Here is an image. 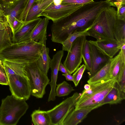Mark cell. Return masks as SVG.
Listing matches in <instances>:
<instances>
[{
  "label": "cell",
  "mask_w": 125,
  "mask_h": 125,
  "mask_svg": "<svg viewBox=\"0 0 125 125\" xmlns=\"http://www.w3.org/2000/svg\"><path fill=\"white\" fill-rule=\"evenodd\" d=\"M116 16L118 19L125 21V4H121L117 8Z\"/></svg>",
  "instance_id": "e575fe53"
},
{
  "label": "cell",
  "mask_w": 125,
  "mask_h": 125,
  "mask_svg": "<svg viewBox=\"0 0 125 125\" xmlns=\"http://www.w3.org/2000/svg\"><path fill=\"white\" fill-rule=\"evenodd\" d=\"M84 90H88L90 88V85L89 84H86L84 86Z\"/></svg>",
  "instance_id": "ee69618b"
},
{
  "label": "cell",
  "mask_w": 125,
  "mask_h": 125,
  "mask_svg": "<svg viewBox=\"0 0 125 125\" xmlns=\"http://www.w3.org/2000/svg\"><path fill=\"white\" fill-rule=\"evenodd\" d=\"M117 18L116 10L112 6L103 8L99 11L92 28L89 36L97 40L115 39L114 31Z\"/></svg>",
  "instance_id": "3957f363"
},
{
  "label": "cell",
  "mask_w": 125,
  "mask_h": 125,
  "mask_svg": "<svg viewBox=\"0 0 125 125\" xmlns=\"http://www.w3.org/2000/svg\"><path fill=\"white\" fill-rule=\"evenodd\" d=\"M108 6L112 5L106 0L94 1L83 5L69 15L53 22L51 26L52 41L62 44L75 30L82 31L92 27L100 10Z\"/></svg>",
  "instance_id": "6da1fadb"
},
{
  "label": "cell",
  "mask_w": 125,
  "mask_h": 125,
  "mask_svg": "<svg viewBox=\"0 0 125 125\" xmlns=\"http://www.w3.org/2000/svg\"><path fill=\"white\" fill-rule=\"evenodd\" d=\"M89 43L91 59V69L88 73L90 78L106 64L111 58L102 53L94 45Z\"/></svg>",
  "instance_id": "4fadbf2b"
},
{
  "label": "cell",
  "mask_w": 125,
  "mask_h": 125,
  "mask_svg": "<svg viewBox=\"0 0 125 125\" xmlns=\"http://www.w3.org/2000/svg\"><path fill=\"white\" fill-rule=\"evenodd\" d=\"M64 55L63 50L57 51L53 56L50 63V68L51 70V81L49 84L51 90L48 101H54L56 99L55 90L56 86L59 66Z\"/></svg>",
  "instance_id": "5bb4252c"
},
{
  "label": "cell",
  "mask_w": 125,
  "mask_h": 125,
  "mask_svg": "<svg viewBox=\"0 0 125 125\" xmlns=\"http://www.w3.org/2000/svg\"><path fill=\"white\" fill-rule=\"evenodd\" d=\"M53 1L36 0L29 11L25 22H28L39 18V15L53 2Z\"/></svg>",
  "instance_id": "e0dca14e"
},
{
  "label": "cell",
  "mask_w": 125,
  "mask_h": 125,
  "mask_svg": "<svg viewBox=\"0 0 125 125\" xmlns=\"http://www.w3.org/2000/svg\"><path fill=\"white\" fill-rule=\"evenodd\" d=\"M82 58L86 69L90 72L91 69V55L89 41L86 39L85 40L83 45Z\"/></svg>",
  "instance_id": "f1b7e54d"
},
{
  "label": "cell",
  "mask_w": 125,
  "mask_h": 125,
  "mask_svg": "<svg viewBox=\"0 0 125 125\" xmlns=\"http://www.w3.org/2000/svg\"><path fill=\"white\" fill-rule=\"evenodd\" d=\"M111 59L109 61L94 75L89 78L87 81L88 84H94L102 81H106L111 79L110 77Z\"/></svg>",
  "instance_id": "44dd1931"
},
{
  "label": "cell",
  "mask_w": 125,
  "mask_h": 125,
  "mask_svg": "<svg viewBox=\"0 0 125 125\" xmlns=\"http://www.w3.org/2000/svg\"><path fill=\"white\" fill-rule=\"evenodd\" d=\"M111 61L110 78L117 80L123 65L125 63V61L122 57L120 51L116 56L111 59Z\"/></svg>",
  "instance_id": "7402d4cb"
},
{
  "label": "cell",
  "mask_w": 125,
  "mask_h": 125,
  "mask_svg": "<svg viewBox=\"0 0 125 125\" xmlns=\"http://www.w3.org/2000/svg\"><path fill=\"white\" fill-rule=\"evenodd\" d=\"M94 108H85L76 110L74 109L64 120L63 125H76L81 123Z\"/></svg>",
  "instance_id": "2e32d148"
},
{
  "label": "cell",
  "mask_w": 125,
  "mask_h": 125,
  "mask_svg": "<svg viewBox=\"0 0 125 125\" xmlns=\"http://www.w3.org/2000/svg\"><path fill=\"white\" fill-rule=\"evenodd\" d=\"M58 71L61 72L64 74L69 73L68 71L61 62L59 66Z\"/></svg>",
  "instance_id": "ab89813d"
},
{
  "label": "cell",
  "mask_w": 125,
  "mask_h": 125,
  "mask_svg": "<svg viewBox=\"0 0 125 125\" xmlns=\"http://www.w3.org/2000/svg\"><path fill=\"white\" fill-rule=\"evenodd\" d=\"M3 64L2 61L0 59V64Z\"/></svg>",
  "instance_id": "f6af8a7d"
},
{
  "label": "cell",
  "mask_w": 125,
  "mask_h": 125,
  "mask_svg": "<svg viewBox=\"0 0 125 125\" xmlns=\"http://www.w3.org/2000/svg\"><path fill=\"white\" fill-rule=\"evenodd\" d=\"M110 3L112 6L118 8L121 5L125 4V0H106Z\"/></svg>",
  "instance_id": "74e56055"
},
{
  "label": "cell",
  "mask_w": 125,
  "mask_h": 125,
  "mask_svg": "<svg viewBox=\"0 0 125 125\" xmlns=\"http://www.w3.org/2000/svg\"><path fill=\"white\" fill-rule=\"evenodd\" d=\"M92 27L82 31L75 30L73 32L70 34L62 43V50L63 51L68 52L70 49L72 43L77 38L81 36H89L88 31Z\"/></svg>",
  "instance_id": "4316f807"
},
{
  "label": "cell",
  "mask_w": 125,
  "mask_h": 125,
  "mask_svg": "<svg viewBox=\"0 0 125 125\" xmlns=\"http://www.w3.org/2000/svg\"><path fill=\"white\" fill-rule=\"evenodd\" d=\"M86 36H79L73 42L63 63V65L71 74L79 67L82 62V48Z\"/></svg>",
  "instance_id": "52a82bcc"
},
{
  "label": "cell",
  "mask_w": 125,
  "mask_h": 125,
  "mask_svg": "<svg viewBox=\"0 0 125 125\" xmlns=\"http://www.w3.org/2000/svg\"><path fill=\"white\" fill-rule=\"evenodd\" d=\"M43 44L41 54L36 62L39 69L47 75L51 59L49 55V49L46 46V42Z\"/></svg>",
  "instance_id": "d6986e66"
},
{
  "label": "cell",
  "mask_w": 125,
  "mask_h": 125,
  "mask_svg": "<svg viewBox=\"0 0 125 125\" xmlns=\"http://www.w3.org/2000/svg\"><path fill=\"white\" fill-rule=\"evenodd\" d=\"M23 69L28 80L31 95L37 98H42L50 82L47 75L39 69L36 62L25 64Z\"/></svg>",
  "instance_id": "5b68a950"
},
{
  "label": "cell",
  "mask_w": 125,
  "mask_h": 125,
  "mask_svg": "<svg viewBox=\"0 0 125 125\" xmlns=\"http://www.w3.org/2000/svg\"><path fill=\"white\" fill-rule=\"evenodd\" d=\"M62 75L64 76L67 81H72L73 82H74V79L73 75L69 73L67 74L63 73L62 74Z\"/></svg>",
  "instance_id": "60d3db41"
},
{
  "label": "cell",
  "mask_w": 125,
  "mask_h": 125,
  "mask_svg": "<svg viewBox=\"0 0 125 125\" xmlns=\"http://www.w3.org/2000/svg\"><path fill=\"white\" fill-rule=\"evenodd\" d=\"M0 6H2L1 4L0 3Z\"/></svg>",
  "instance_id": "bcb514c9"
},
{
  "label": "cell",
  "mask_w": 125,
  "mask_h": 125,
  "mask_svg": "<svg viewBox=\"0 0 125 125\" xmlns=\"http://www.w3.org/2000/svg\"><path fill=\"white\" fill-rule=\"evenodd\" d=\"M8 77L9 85L11 95L21 100L26 101L28 100L31 94L27 76L14 74L10 75Z\"/></svg>",
  "instance_id": "ba28073f"
},
{
  "label": "cell",
  "mask_w": 125,
  "mask_h": 125,
  "mask_svg": "<svg viewBox=\"0 0 125 125\" xmlns=\"http://www.w3.org/2000/svg\"><path fill=\"white\" fill-rule=\"evenodd\" d=\"M2 62L8 76L14 74L26 76L23 69L24 64H19L7 60L3 61Z\"/></svg>",
  "instance_id": "d4e9b609"
},
{
  "label": "cell",
  "mask_w": 125,
  "mask_h": 125,
  "mask_svg": "<svg viewBox=\"0 0 125 125\" xmlns=\"http://www.w3.org/2000/svg\"><path fill=\"white\" fill-rule=\"evenodd\" d=\"M8 25L6 19H0V29H3Z\"/></svg>",
  "instance_id": "f35d334b"
},
{
  "label": "cell",
  "mask_w": 125,
  "mask_h": 125,
  "mask_svg": "<svg viewBox=\"0 0 125 125\" xmlns=\"http://www.w3.org/2000/svg\"><path fill=\"white\" fill-rule=\"evenodd\" d=\"M32 122L35 125H50V120L47 111L35 110L31 114Z\"/></svg>",
  "instance_id": "603a6c76"
},
{
  "label": "cell",
  "mask_w": 125,
  "mask_h": 125,
  "mask_svg": "<svg viewBox=\"0 0 125 125\" xmlns=\"http://www.w3.org/2000/svg\"><path fill=\"white\" fill-rule=\"evenodd\" d=\"M36 0H29L27 5L21 17V21L25 22L29 10Z\"/></svg>",
  "instance_id": "d590c367"
},
{
  "label": "cell",
  "mask_w": 125,
  "mask_h": 125,
  "mask_svg": "<svg viewBox=\"0 0 125 125\" xmlns=\"http://www.w3.org/2000/svg\"><path fill=\"white\" fill-rule=\"evenodd\" d=\"M114 36L117 41L125 42V21L117 19L114 29Z\"/></svg>",
  "instance_id": "83f0119b"
},
{
  "label": "cell",
  "mask_w": 125,
  "mask_h": 125,
  "mask_svg": "<svg viewBox=\"0 0 125 125\" xmlns=\"http://www.w3.org/2000/svg\"><path fill=\"white\" fill-rule=\"evenodd\" d=\"M43 45L31 40L12 43L0 52V59L21 64L35 62L41 54Z\"/></svg>",
  "instance_id": "7a4b0ae2"
},
{
  "label": "cell",
  "mask_w": 125,
  "mask_h": 125,
  "mask_svg": "<svg viewBox=\"0 0 125 125\" xmlns=\"http://www.w3.org/2000/svg\"><path fill=\"white\" fill-rule=\"evenodd\" d=\"M85 69V66L84 64H83L75 71L73 74L74 79L73 83L75 86H77L78 85Z\"/></svg>",
  "instance_id": "1f68e13d"
},
{
  "label": "cell",
  "mask_w": 125,
  "mask_h": 125,
  "mask_svg": "<svg viewBox=\"0 0 125 125\" xmlns=\"http://www.w3.org/2000/svg\"><path fill=\"white\" fill-rule=\"evenodd\" d=\"M62 1V0H61Z\"/></svg>",
  "instance_id": "7dc6e473"
},
{
  "label": "cell",
  "mask_w": 125,
  "mask_h": 125,
  "mask_svg": "<svg viewBox=\"0 0 125 125\" xmlns=\"http://www.w3.org/2000/svg\"><path fill=\"white\" fill-rule=\"evenodd\" d=\"M0 19H5L4 13L2 6H0Z\"/></svg>",
  "instance_id": "7bdbcfd3"
},
{
  "label": "cell",
  "mask_w": 125,
  "mask_h": 125,
  "mask_svg": "<svg viewBox=\"0 0 125 125\" xmlns=\"http://www.w3.org/2000/svg\"><path fill=\"white\" fill-rule=\"evenodd\" d=\"M25 22L15 18L13 23L11 30L13 35L22 27Z\"/></svg>",
  "instance_id": "8d00e7d4"
},
{
  "label": "cell",
  "mask_w": 125,
  "mask_h": 125,
  "mask_svg": "<svg viewBox=\"0 0 125 125\" xmlns=\"http://www.w3.org/2000/svg\"><path fill=\"white\" fill-rule=\"evenodd\" d=\"M0 84L9 85L8 76L3 64H0Z\"/></svg>",
  "instance_id": "d6a6232c"
},
{
  "label": "cell",
  "mask_w": 125,
  "mask_h": 125,
  "mask_svg": "<svg viewBox=\"0 0 125 125\" xmlns=\"http://www.w3.org/2000/svg\"><path fill=\"white\" fill-rule=\"evenodd\" d=\"M121 94L125 99V63L122 66L119 75L116 80Z\"/></svg>",
  "instance_id": "4dcf8cb0"
},
{
  "label": "cell",
  "mask_w": 125,
  "mask_h": 125,
  "mask_svg": "<svg viewBox=\"0 0 125 125\" xmlns=\"http://www.w3.org/2000/svg\"><path fill=\"white\" fill-rule=\"evenodd\" d=\"M82 5L61 4L55 5L52 2L39 17L44 16L54 22L70 15Z\"/></svg>",
  "instance_id": "9c48e42d"
},
{
  "label": "cell",
  "mask_w": 125,
  "mask_h": 125,
  "mask_svg": "<svg viewBox=\"0 0 125 125\" xmlns=\"http://www.w3.org/2000/svg\"><path fill=\"white\" fill-rule=\"evenodd\" d=\"M56 85L55 94L56 96L58 97L67 96L74 90L70 84L65 81Z\"/></svg>",
  "instance_id": "f546056e"
},
{
  "label": "cell",
  "mask_w": 125,
  "mask_h": 125,
  "mask_svg": "<svg viewBox=\"0 0 125 125\" xmlns=\"http://www.w3.org/2000/svg\"><path fill=\"white\" fill-rule=\"evenodd\" d=\"M94 1L93 0H62L61 4L82 5Z\"/></svg>",
  "instance_id": "836d02e7"
},
{
  "label": "cell",
  "mask_w": 125,
  "mask_h": 125,
  "mask_svg": "<svg viewBox=\"0 0 125 125\" xmlns=\"http://www.w3.org/2000/svg\"><path fill=\"white\" fill-rule=\"evenodd\" d=\"M112 79L106 81H102L99 82L90 84V88L87 90H84L77 102H79L89 97L96 92L107 85Z\"/></svg>",
  "instance_id": "484cf974"
},
{
  "label": "cell",
  "mask_w": 125,
  "mask_h": 125,
  "mask_svg": "<svg viewBox=\"0 0 125 125\" xmlns=\"http://www.w3.org/2000/svg\"><path fill=\"white\" fill-rule=\"evenodd\" d=\"M29 0H15L11 4L3 6L5 18L11 29L13 23L15 18L21 21L22 15Z\"/></svg>",
  "instance_id": "8fae6325"
},
{
  "label": "cell",
  "mask_w": 125,
  "mask_h": 125,
  "mask_svg": "<svg viewBox=\"0 0 125 125\" xmlns=\"http://www.w3.org/2000/svg\"><path fill=\"white\" fill-rule=\"evenodd\" d=\"M49 21V19L46 17L42 19L33 30L31 40L42 43L46 42L47 29Z\"/></svg>",
  "instance_id": "ac0fdd59"
},
{
  "label": "cell",
  "mask_w": 125,
  "mask_h": 125,
  "mask_svg": "<svg viewBox=\"0 0 125 125\" xmlns=\"http://www.w3.org/2000/svg\"><path fill=\"white\" fill-rule=\"evenodd\" d=\"M13 38L12 30L8 25L0 29V52L13 43Z\"/></svg>",
  "instance_id": "cb8c5ba5"
},
{
  "label": "cell",
  "mask_w": 125,
  "mask_h": 125,
  "mask_svg": "<svg viewBox=\"0 0 125 125\" xmlns=\"http://www.w3.org/2000/svg\"><path fill=\"white\" fill-rule=\"evenodd\" d=\"M124 99L121 94L118 84L116 82L99 106L100 107L106 104H117L120 103L122 100Z\"/></svg>",
  "instance_id": "ffe728a7"
},
{
  "label": "cell",
  "mask_w": 125,
  "mask_h": 125,
  "mask_svg": "<svg viewBox=\"0 0 125 125\" xmlns=\"http://www.w3.org/2000/svg\"><path fill=\"white\" fill-rule=\"evenodd\" d=\"M116 82V79H112L105 86L83 101L77 102L75 109L77 110L81 108L89 107L96 109L99 107V105L112 88Z\"/></svg>",
  "instance_id": "30bf717a"
},
{
  "label": "cell",
  "mask_w": 125,
  "mask_h": 125,
  "mask_svg": "<svg viewBox=\"0 0 125 125\" xmlns=\"http://www.w3.org/2000/svg\"><path fill=\"white\" fill-rule=\"evenodd\" d=\"M15 0H0L2 3L3 6L8 5L13 3Z\"/></svg>",
  "instance_id": "b9f144b4"
},
{
  "label": "cell",
  "mask_w": 125,
  "mask_h": 125,
  "mask_svg": "<svg viewBox=\"0 0 125 125\" xmlns=\"http://www.w3.org/2000/svg\"><path fill=\"white\" fill-rule=\"evenodd\" d=\"M29 105L26 101L12 95L2 100L0 106V125H16L26 113Z\"/></svg>",
  "instance_id": "277c9868"
},
{
  "label": "cell",
  "mask_w": 125,
  "mask_h": 125,
  "mask_svg": "<svg viewBox=\"0 0 125 125\" xmlns=\"http://www.w3.org/2000/svg\"><path fill=\"white\" fill-rule=\"evenodd\" d=\"M88 41L94 45L102 53L111 59L113 58L120 50L123 44L125 43V42H119L115 39L113 40Z\"/></svg>",
  "instance_id": "7c38bea8"
},
{
  "label": "cell",
  "mask_w": 125,
  "mask_h": 125,
  "mask_svg": "<svg viewBox=\"0 0 125 125\" xmlns=\"http://www.w3.org/2000/svg\"><path fill=\"white\" fill-rule=\"evenodd\" d=\"M81 94L74 93L52 109L47 111L50 120V125H63L65 119L74 109Z\"/></svg>",
  "instance_id": "8992f818"
},
{
  "label": "cell",
  "mask_w": 125,
  "mask_h": 125,
  "mask_svg": "<svg viewBox=\"0 0 125 125\" xmlns=\"http://www.w3.org/2000/svg\"><path fill=\"white\" fill-rule=\"evenodd\" d=\"M38 18L32 21L25 22L24 24L13 35V43L27 41L31 40L32 32L42 19Z\"/></svg>",
  "instance_id": "9a60e30c"
}]
</instances>
